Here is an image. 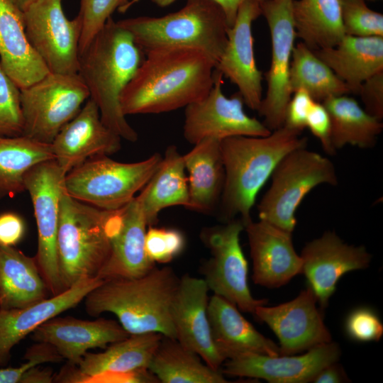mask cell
Instances as JSON below:
<instances>
[{"label": "cell", "mask_w": 383, "mask_h": 383, "mask_svg": "<svg viewBox=\"0 0 383 383\" xmlns=\"http://www.w3.org/2000/svg\"><path fill=\"white\" fill-rule=\"evenodd\" d=\"M28 40L50 72L78 73L82 23L65 15L62 0H35L23 11Z\"/></svg>", "instance_id": "12"}, {"label": "cell", "mask_w": 383, "mask_h": 383, "mask_svg": "<svg viewBox=\"0 0 383 383\" xmlns=\"http://www.w3.org/2000/svg\"><path fill=\"white\" fill-rule=\"evenodd\" d=\"M357 94L361 97L365 110L370 115L383 118V71L379 72L365 80Z\"/></svg>", "instance_id": "45"}, {"label": "cell", "mask_w": 383, "mask_h": 383, "mask_svg": "<svg viewBox=\"0 0 383 383\" xmlns=\"http://www.w3.org/2000/svg\"><path fill=\"white\" fill-rule=\"evenodd\" d=\"M162 338L155 332L133 334L110 344L104 352H87L77 365L79 382L148 368Z\"/></svg>", "instance_id": "29"}, {"label": "cell", "mask_w": 383, "mask_h": 383, "mask_svg": "<svg viewBox=\"0 0 383 383\" xmlns=\"http://www.w3.org/2000/svg\"><path fill=\"white\" fill-rule=\"evenodd\" d=\"M144 57L131 34L112 17L79 54L77 74L97 105L103 123L130 142L136 141L138 135L127 121L120 100Z\"/></svg>", "instance_id": "2"}, {"label": "cell", "mask_w": 383, "mask_h": 383, "mask_svg": "<svg viewBox=\"0 0 383 383\" xmlns=\"http://www.w3.org/2000/svg\"><path fill=\"white\" fill-rule=\"evenodd\" d=\"M183 157L189 173L187 209L203 213L213 212L219 204L225 181L221 140L204 139Z\"/></svg>", "instance_id": "28"}, {"label": "cell", "mask_w": 383, "mask_h": 383, "mask_svg": "<svg viewBox=\"0 0 383 383\" xmlns=\"http://www.w3.org/2000/svg\"><path fill=\"white\" fill-rule=\"evenodd\" d=\"M121 139L103 123L97 105L89 98L51 146L55 160L67 174L89 158L117 152Z\"/></svg>", "instance_id": "20"}, {"label": "cell", "mask_w": 383, "mask_h": 383, "mask_svg": "<svg viewBox=\"0 0 383 383\" xmlns=\"http://www.w3.org/2000/svg\"><path fill=\"white\" fill-rule=\"evenodd\" d=\"M296 37L312 50L336 45L345 35L340 0H293Z\"/></svg>", "instance_id": "33"}, {"label": "cell", "mask_w": 383, "mask_h": 383, "mask_svg": "<svg viewBox=\"0 0 383 383\" xmlns=\"http://www.w3.org/2000/svg\"><path fill=\"white\" fill-rule=\"evenodd\" d=\"M30 335L36 343L52 345L69 364L77 366L89 350L106 348L130 335L114 320L89 321L59 315L39 326Z\"/></svg>", "instance_id": "23"}, {"label": "cell", "mask_w": 383, "mask_h": 383, "mask_svg": "<svg viewBox=\"0 0 383 383\" xmlns=\"http://www.w3.org/2000/svg\"><path fill=\"white\" fill-rule=\"evenodd\" d=\"M340 354L339 345L332 341L300 355L244 353L228 359L221 372L228 376L262 379L272 383L311 382L322 369L337 362Z\"/></svg>", "instance_id": "18"}, {"label": "cell", "mask_w": 383, "mask_h": 383, "mask_svg": "<svg viewBox=\"0 0 383 383\" xmlns=\"http://www.w3.org/2000/svg\"><path fill=\"white\" fill-rule=\"evenodd\" d=\"M223 10L229 27H231L236 18L240 6L247 0H211ZM262 2L265 0H255Z\"/></svg>", "instance_id": "48"}, {"label": "cell", "mask_w": 383, "mask_h": 383, "mask_svg": "<svg viewBox=\"0 0 383 383\" xmlns=\"http://www.w3.org/2000/svg\"><path fill=\"white\" fill-rule=\"evenodd\" d=\"M65 175L56 161L51 160L34 166L24 177L25 189L32 201L38 230L35 258L52 296L64 291L58 270L57 238Z\"/></svg>", "instance_id": "11"}, {"label": "cell", "mask_w": 383, "mask_h": 383, "mask_svg": "<svg viewBox=\"0 0 383 383\" xmlns=\"http://www.w3.org/2000/svg\"><path fill=\"white\" fill-rule=\"evenodd\" d=\"M292 95L287 106L284 126L302 132L315 100L303 89L294 91Z\"/></svg>", "instance_id": "44"}, {"label": "cell", "mask_w": 383, "mask_h": 383, "mask_svg": "<svg viewBox=\"0 0 383 383\" xmlns=\"http://www.w3.org/2000/svg\"><path fill=\"white\" fill-rule=\"evenodd\" d=\"M316 303L317 299L308 285L288 302L257 306L254 315L279 339L280 355H294L331 342V335Z\"/></svg>", "instance_id": "15"}, {"label": "cell", "mask_w": 383, "mask_h": 383, "mask_svg": "<svg viewBox=\"0 0 383 383\" xmlns=\"http://www.w3.org/2000/svg\"><path fill=\"white\" fill-rule=\"evenodd\" d=\"M289 82L292 94L303 89L318 102L350 93L345 83L302 42L294 47Z\"/></svg>", "instance_id": "36"}, {"label": "cell", "mask_w": 383, "mask_h": 383, "mask_svg": "<svg viewBox=\"0 0 383 383\" xmlns=\"http://www.w3.org/2000/svg\"><path fill=\"white\" fill-rule=\"evenodd\" d=\"M183 155L175 145H170L162 161L135 197L148 226L158 221L160 212L167 207L182 206L187 209L189 194Z\"/></svg>", "instance_id": "30"}, {"label": "cell", "mask_w": 383, "mask_h": 383, "mask_svg": "<svg viewBox=\"0 0 383 383\" xmlns=\"http://www.w3.org/2000/svg\"><path fill=\"white\" fill-rule=\"evenodd\" d=\"M209 290L202 278L184 274L179 279L172 316L176 340L196 353L210 367L220 370L225 360L217 351L211 335L207 316Z\"/></svg>", "instance_id": "21"}, {"label": "cell", "mask_w": 383, "mask_h": 383, "mask_svg": "<svg viewBox=\"0 0 383 383\" xmlns=\"http://www.w3.org/2000/svg\"><path fill=\"white\" fill-rule=\"evenodd\" d=\"M21 11H24L35 0H11Z\"/></svg>", "instance_id": "50"}, {"label": "cell", "mask_w": 383, "mask_h": 383, "mask_svg": "<svg viewBox=\"0 0 383 383\" xmlns=\"http://www.w3.org/2000/svg\"><path fill=\"white\" fill-rule=\"evenodd\" d=\"M223 75L215 69L214 81L208 94L185 107L183 135L194 145L206 138L222 140L233 136H266L272 132L263 123L244 111L238 91L226 97L222 91Z\"/></svg>", "instance_id": "14"}, {"label": "cell", "mask_w": 383, "mask_h": 383, "mask_svg": "<svg viewBox=\"0 0 383 383\" xmlns=\"http://www.w3.org/2000/svg\"><path fill=\"white\" fill-rule=\"evenodd\" d=\"M134 1H138V0H134ZM175 1L176 0H152L153 3H155V4H157V6L160 7L167 6Z\"/></svg>", "instance_id": "51"}, {"label": "cell", "mask_w": 383, "mask_h": 383, "mask_svg": "<svg viewBox=\"0 0 383 383\" xmlns=\"http://www.w3.org/2000/svg\"><path fill=\"white\" fill-rule=\"evenodd\" d=\"M306 128L319 140L325 152L330 155L335 154L331 140L330 116L321 102L315 101L313 104L306 118Z\"/></svg>", "instance_id": "43"}, {"label": "cell", "mask_w": 383, "mask_h": 383, "mask_svg": "<svg viewBox=\"0 0 383 383\" xmlns=\"http://www.w3.org/2000/svg\"><path fill=\"white\" fill-rule=\"evenodd\" d=\"M0 64L19 89L50 72L28 40L23 11L11 0H0Z\"/></svg>", "instance_id": "26"}, {"label": "cell", "mask_w": 383, "mask_h": 383, "mask_svg": "<svg viewBox=\"0 0 383 383\" xmlns=\"http://www.w3.org/2000/svg\"><path fill=\"white\" fill-rule=\"evenodd\" d=\"M300 256L301 273L321 309L328 306L339 279L348 272L367 268L372 259L364 246L348 245L332 231L307 243Z\"/></svg>", "instance_id": "16"}, {"label": "cell", "mask_w": 383, "mask_h": 383, "mask_svg": "<svg viewBox=\"0 0 383 383\" xmlns=\"http://www.w3.org/2000/svg\"><path fill=\"white\" fill-rule=\"evenodd\" d=\"M345 330L353 340L362 342L378 341L383 335V324L373 311L367 308H359L348 316Z\"/></svg>", "instance_id": "42"}, {"label": "cell", "mask_w": 383, "mask_h": 383, "mask_svg": "<svg viewBox=\"0 0 383 383\" xmlns=\"http://www.w3.org/2000/svg\"><path fill=\"white\" fill-rule=\"evenodd\" d=\"M48 292L35 256L0 245V309L33 305L46 299Z\"/></svg>", "instance_id": "31"}, {"label": "cell", "mask_w": 383, "mask_h": 383, "mask_svg": "<svg viewBox=\"0 0 383 383\" xmlns=\"http://www.w3.org/2000/svg\"><path fill=\"white\" fill-rule=\"evenodd\" d=\"M99 277L82 278L69 289L33 305L0 309V367L9 362L12 349L48 320L77 306L99 285Z\"/></svg>", "instance_id": "24"}, {"label": "cell", "mask_w": 383, "mask_h": 383, "mask_svg": "<svg viewBox=\"0 0 383 383\" xmlns=\"http://www.w3.org/2000/svg\"><path fill=\"white\" fill-rule=\"evenodd\" d=\"M23 126L20 89L0 64V136L22 135Z\"/></svg>", "instance_id": "38"}, {"label": "cell", "mask_w": 383, "mask_h": 383, "mask_svg": "<svg viewBox=\"0 0 383 383\" xmlns=\"http://www.w3.org/2000/svg\"><path fill=\"white\" fill-rule=\"evenodd\" d=\"M207 316L213 343L225 360L244 353L280 355L279 346L258 332L233 304L222 296L213 294L209 299Z\"/></svg>", "instance_id": "25"}, {"label": "cell", "mask_w": 383, "mask_h": 383, "mask_svg": "<svg viewBox=\"0 0 383 383\" xmlns=\"http://www.w3.org/2000/svg\"><path fill=\"white\" fill-rule=\"evenodd\" d=\"M301 132L285 126L266 136H233L221 140L225 181L219 218L225 223L240 216L244 226L252 220L257 195L279 161L291 151L307 146Z\"/></svg>", "instance_id": "3"}, {"label": "cell", "mask_w": 383, "mask_h": 383, "mask_svg": "<svg viewBox=\"0 0 383 383\" xmlns=\"http://www.w3.org/2000/svg\"><path fill=\"white\" fill-rule=\"evenodd\" d=\"M321 103L330 116L331 140L335 151L346 145L361 149L374 147L383 129L382 120L368 113L355 99L346 95L332 96Z\"/></svg>", "instance_id": "32"}, {"label": "cell", "mask_w": 383, "mask_h": 383, "mask_svg": "<svg viewBox=\"0 0 383 383\" xmlns=\"http://www.w3.org/2000/svg\"><path fill=\"white\" fill-rule=\"evenodd\" d=\"M128 0H80L78 13L82 23L79 54L118 8L123 9Z\"/></svg>", "instance_id": "39"}, {"label": "cell", "mask_w": 383, "mask_h": 383, "mask_svg": "<svg viewBox=\"0 0 383 383\" xmlns=\"http://www.w3.org/2000/svg\"><path fill=\"white\" fill-rule=\"evenodd\" d=\"M145 247L152 261L167 263L183 251L185 238L177 229L150 226L145 233Z\"/></svg>", "instance_id": "40"}, {"label": "cell", "mask_w": 383, "mask_h": 383, "mask_svg": "<svg viewBox=\"0 0 383 383\" xmlns=\"http://www.w3.org/2000/svg\"><path fill=\"white\" fill-rule=\"evenodd\" d=\"M55 160L51 144L23 135L0 136V198L24 191V177L34 166Z\"/></svg>", "instance_id": "35"}, {"label": "cell", "mask_w": 383, "mask_h": 383, "mask_svg": "<svg viewBox=\"0 0 383 383\" xmlns=\"http://www.w3.org/2000/svg\"><path fill=\"white\" fill-rule=\"evenodd\" d=\"M370 1H377V0H370Z\"/></svg>", "instance_id": "52"}, {"label": "cell", "mask_w": 383, "mask_h": 383, "mask_svg": "<svg viewBox=\"0 0 383 383\" xmlns=\"http://www.w3.org/2000/svg\"><path fill=\"white\" fill-rule=\"evenodd\" d=\"M261 15L257 1L247 0L240 6L215 68L237 86L244 104L255 111L262 99V74L255 61L252 24Z\"/></svg>", "instance_id": "17"}, {"label": "cell", "mask_w": 383, "mask_h": 383, "mask_svg": "<svg viewBox=\"0 0 383 383\" xmlns=\"http://www.w3.org/2000/svg\"><path fill=\"white\" fill-rule=\"evenodd\" d=\"M162 156L155 152L136 162H121L108 155L88 159L66 174L65 192L98 209H118L143 189L159 167Z\"/></svg>", "instance_id": "8"}, {"label": "cell", "mask_w": 383, "mask_h": 383, "mask_svg": "<svg viewBox=\"0 0 383 383\" xmlns=\"http://www.w3.org/2000/svg\"><path fill=\"white\" fill-rule=\"evenodd\" d=\"M26 226L17 213L6 212L0 214V245L15 246L23 238Z\"/></svg>", "instance_id": "46"}, {"label": "cell", "mask_w": 383, "mask_h": 383, "mask_svg": "<svg viewBox=\"0 0 383 383\" xmlns=\"http://www.w3.org/2000/svg\"><path fill=\"white\" fill-rule=\"evenodd\" d=\"M117 23L129 32L146 53L166 48H192L218 60L228 40V25L221 8L211 0H187L179 11L160 17L138 16Z\"/></svg>", "instance_id": "5"}, {"label": "cell", "mask_w": 383, "mask_h": 383, "mask_svg": "<svg viewBox=\"0 0 383 383\" xmlns=\"http://www.w3.org/2000/svg\"><path fill=\"white\" fill-rule=\"evenodd\" d=\"M147 226L135 197L124 206L110 211L111 251L97 277L103 280L137 278L155 267L145 251Z\"/></svg>", "instance_id": "19"}, {"label": "cell", "mask_w": 383, "mask_h": 383, "mask_svg": "<svg viewBox=\"0 0 383 383\" xmlns=\"http://www.w3.org/2000/svg\"><path fill=\"white\" fill-rule=\"evenodd\" d=\"M244 228L242 220L234 218L202 230L201 239L211 257L202 265L201 273L213 294L254 315L255 309L266 305L268 300L255 299L250 292L248 262L240 243V235Z\"/></svg>", "instance_id": "10"}, {"label": "cell", "mask_w": 383, "mask_h": 383, "mask_svg": "<svg viewBox=\"0 0 383 383\" xmlns=\"http://www.w3.org/2000/svg\"><path fill=\"white\" fill-rule=\"evenodd\" d=\"M23 117V135L51 144L61 129L89 98L78 74L49 72L35 83L20 89Z\"/></svg>", "instance_id": "9"}, {"label": "cell", "mask_w": 383, "mask_h": 383, "mask_svg": "<svg viewBox=\"0 0 383 383\" xmlns=\"http://www.w3.org/2000/svg\"><path fill=\"white\" fill-rule=\"evenodd\" d=\"M271 184L257 205L260 220L292 233L296 211L306 195L317 186L338 182L333 162L305 148L294 150L277 164Z\"/></svg>", "instance_id": "7"}, {"label": "cell", "mask_w": 383, "mask_h": 383, "mask_svg": "<svg viewBox=\"0 0 383 383\" xmlns=\"http://www.w3.org/2000/svg\"><path fill=\"white\" fill-rule=\"evenodd\" d=\"M26 362L18 367L0 368V383H21L26 372L43 363H57L62 360L54 347L46 343H36L24 355Z\"/></svg>", "instance_id": "41"}, {"label": "cell", "mask_w": 383, "mask_h": 383, "mask_svg": "<svg viewBox=\"0 0 383 383\" xmlns=\"http://www.w3.org/2000/svg\"><path fill=\"white\" fill-rule=\"evenodd\" d=\"M348 378L336 362L331 364L322 369L313 379L315 383H340L347 382Z\"/></svg>", "instance_id": "47"}, {"label": "cell", "mask_w": 383, "mask_h": 383, "mask_svg": "<svg viewBox=\"0 0 383 383\" xmlns=\"http://www.w3.org/2000/svg\"><path fill=\"white\" fill-rule=\"evenodd\" d=\"M176 339L162 335L148 370L162 383H226L221 370H215Z\"/></svg>", "instance_id": "34"}, {"label": "cell", "mask_w": 383, "mask_h": 383, "mask_svg": "<svg viewBox=\"0 0 383 383\" xmlns=\"http://www.w3.org/2000/svg\"><path fill=\"white\" fill-rule=\"evenodd\" d=\"M293 0H265L260 2L271 38V62L265 73L267 88L257 111L271 131L284 126L287 106L292 93L289 75L294 40Z\"/></svg>", "instance_id": "13"}, {"label": "cell", "mask_w": 383, "mask_h": 383, "mask_svg": "<svg viewBox=\"0 0 383 383\" xmlns=\"http://www.w3.org/2000/svg\"><path fill=\"white\" fill-rule=\"evenodd\" d=\"M348 87L357 94L362 82L383 71V37L345 35L335 46L313 50Z\"/></svg>", "instance_id": "27"}, {"label": "cell", "mask_w": 383, "mask_h": 383, "mask_svg": "<svg viewBox=\"0 0 383 383\" xmlns=\"http://www.w3.org/2000/svg\"><path fill=\"white\" fill-rule=\"evenodd\" d=\"M109 211L66 192L60 201L57 238L58 270L64 290L82 278L97 277L111 251Z\"/></svg>", "instance_id": "6"}, {"label": "cell", "mask_w": 383, "mask_h": 383, "mask_svg": "<svg viewBox=\"0 0 383 383\" xmlns=\"http://www.w3.org/2000/svg\"><path fill=\"white\" fill-rule=\"evenodd\" d=\"M121 96L123 114L170 112L205 97L215 60L203 50L172 48L149 52Z\"/></svg>", "instance_id": "1"}, {"label": "cell", "mask_w": 383, "mask_h": 383, "mask_svg": "<svg viewBox=\"0 0 383 383\" xmlns=\"http://www.w3.org/2000/svg\"><path fill=\"white\" fill-rule=\"evenodd\" d=\"M252 262L255 284L280 287L301 273L302 260L293 245L290 232L267 221L250 220L245 228Z\"/></svg>", "instance_id": "22"}, {"label": "cell", "mask_w": 383, "mask_h": 383, "mask_svg": "<svg viewBox=\"0 0 383 383\" xmlns=\"http://www.w3.org/2000/svg\"><path fill=\"white\" fill-rule=\"evenodd\" d=\"M39 366L28 370L23 376L21 383L52 382L53 377L51 370L48 369L40 370Z\"/></svg>", "instance_id": "49"}, {"label": "cell", "mask_w": 383, "mask_h": 383, "mask_svg": "<svg viewBox=\"0 0 383 383\" xmlns=\"http://www.w3.org/2000/svg\"><path fill=\"white\" fill-rule=\"evenodd\" d=\"M179 279L172 268L155 266L140 277L103 280L84 298L86 311L114 314L130 335L155 332L176 339L172 309Z\"/></svg>", "instance_id": "4"}, {"label": "cell", "mask_w": 383, "mask_h": 383, "mask_svg": "<svg viewBox=\"0 0 383 383\" xmlns=\"http://www.w3.org/2000/svg\"><path fill=\"white\" fill-rule=\"evenodd\" d=\"M345 35L383 37V14L370 9L365 0H340Z\"/></svg>", "instance_id": "37"}]
</instances>
